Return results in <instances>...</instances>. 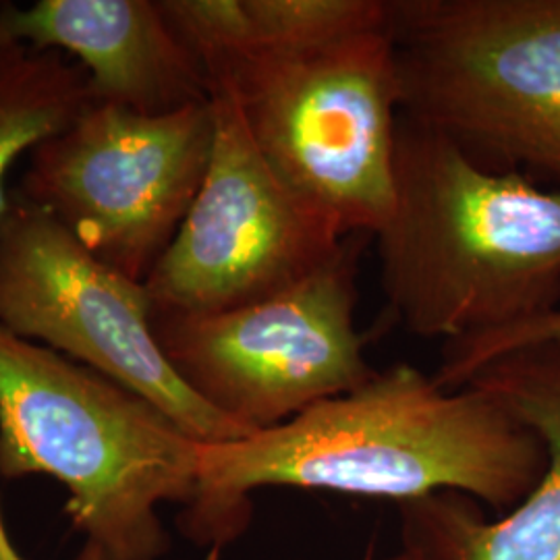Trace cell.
<instances>
[{
    "label": "cell",
    "instance_id": "1",
    "mask_svg": "<svg viewBox=\"0 0 560 560\" xmlns=\"http://www.w3.org/2000/svg\"><path fill=\"white\" fill-rule=\"evenodd\" d=\"M546 469L540 436L497 395L442 388L409 363L247 439L200 444L198 486L179 529L219 552L252 520L260 488L402 502L460 492L511 511Z\"/></svg>",
    "mask_w": 560,
    "mask_h": 560
},
{
    "label": "cell",
    "instance_id": "2",
    "mask_svg": "<svg viewBox=\"0 0 560 560\" xmlns=\"http://www.w3.org/2000/svg\"><path fill=\"white\" fill-rule=\"evenodd\" d=\"M376 240L382 293L411 335L474 339L560 305V187L486 168L405 115Z\"/></svg>",
    "mask_w": 560,
    "mask_h": 560
},
{
    "label": "cell",
    "instance_id": "3",
    "mask_svg": "<svg viewBox=\"0 0 560 560\" xmlns=\"http://www.w3.org/2000/svg\"><path fill=\"white\" fill-rule=\"evenodd\" d=\"M198 467L200 442L150 400L0 326V478L67 488L75 560H161L159 509L191 502Z\"/></svg>",
    "mask_w": 560,
    "mask_h": 560
},
{
    "label": "cell",
    "instance_id": "4",
    "mask_svg": "<svg viewBox=\"0 0 560 560\" xmlns=\"http://www.w3.org/2000/svg\"><path fill=\"white\" fill-rule=\"evenodd\" d=\"M233 92L261 156L342 237L378 233L395 203L399 65L388 21L305 50L201 59Z\"/></svg>",
    "mask_w": 560,
    "mask_h": 560
},
{
    "label": "cell",
    "instance_id": "5",
    "mask_svg": "<svg viewBox=\"0 0 560 560\" xmlns=\"http://www.w3.org/2000/svg\"><path fill=\"white\" fill-rule=\"evenodd\" d=\"M400 115L560 187V0H390Z\"/></svg>",
    "mask_w": 560,
    "mask_h": 560
},
{
    "label": "cell",
    "instance_id": "6",
    "mask_svg": "<svg viewBox=\"0 0 560 560\" xmlns=\"http://www.w3.org/2000/svg\"><path fill=\"white\" fill-rule=\"evenodd\" d=\"M358 247L266 300L217 314H154V335L183 384L249 434L272 430L378 370L355 326Z\"/></svg>",
    "mask_w": 560,
    "mask_h": 560
},
{
    "label": "cell",
    "instance_id": "7",
    "mask_svg": "<svg viewBox=\"0 0 560 560\" xmlns=\"http://www.w3.org/2000/svg\"><path fill=\"white\" fill-rule=\"evenodd\" d=\"M212 143L210 101L164 115L94 102L30 152L20 196L94 258L145 282L200 191Z\"/></svg>",
    "mask_w": 560,
    "mask_h": 560
},
{
    "label": "cell",
    "instance_id": "8",
    "mask_svg": "<svg viewBox=\"0 0 560 560\" xmlns=\"http://www.w3.org/2000/svg\"><path fill=\"white\" fill-rule=\"evenodd\" d=\"M0 326L127 386L200 444L252 436L191 393L164 358L145 284L94 258L21 196L0 222Z\"/></svg>",
    "mask_w": 560,
    "mask_h": 560
},
{
    "label": "cell",
    "instance_id": "9",
    "mask_svg": "<svg viewBox=\"0 0 560 560\" xmlns=\"http://www.w3.org/2000/svg\"><path fill=\"white\" fill-rule=\"evenodd\" d=\"M214 143L200 191L145 289L154 314H217L307 279L345 245L339 229L270 168L233 92L208 80Z\"/></svg>",
    "mask_w": 560,
    "mask_h": 560
},
{
    "label": "cell",
    "instance_id": "10",
    "mask_svg": "<svg viewBox=\"0 0 560 560\" xmlns=\"http://www.w3.org/2000/svg\"><path fill=\"white\" fill-rule=\"evenodd\" d=\"M469 382L497 395L540 436L546 469L497 521L460 492L402 502V548L418 560H560V345L513 351Z\"/></svg>",
    "mask_w": 560,
    "mask_h": 560
},
{
    "label": "cell",
    "instance_id": "11",
    "mask_svg": "<svg viewBox=\"0 0 560 560\" xmlns=\"http://www.w3.org/2000/svg\"><path fill=\"white\" fill-rule=\"evenodd\" d=\"M0 38L75 57L94 102L164 115L210 101L200 57L161 0H38L0 9Z\"/></svg>",
    "mask_w": 560,
    "mask_h": 560
},
{
    "label": "cell",
    "instance_id": "12",
    "mask_svg": "<svg viewBox=\"0 0 560 560\" xmlns=\"http://www.w3.org/2000/svg\"><path fill=\"white\" fill-rule=\"evenodd\" d=\"M201 59L245 50H305L388 21L390 0H162Z\"/></svg>",
    "mask_w": 560,
    "mask_h": 560
},
{
    "label": "cell",
    "instance_id": "13",
    "mask_svg": "<svg viewBox=\"0 0 560 560\" xmlns=\"http://www.w3.org/2000/svg\"><path fill=\"white\" fill-rule=\"evenodd\" d=\"M94 104L88 73L57 50L0 38V222L7 177L23 154L67 129Z\"/></svg>",
    "mask_w": 560,
    "mask_h": 560
},
{
    "label": "cell",
    "instance_id": "14",
    "mask_svg": "<svg viewBox=\"0 0 560 560\" xmlns=\"http://www.w3.org/2000/svg\"><path fill=\"white\" fill-rule=\"evenodd\" d=\"M540 345H560V305L538 318L490 335L444 342L441 368L436 370L434 381L448 390L463 388L488 363L501 360L513 351Z\"/></svg>",
    "mask_w": 560,
    "mask_h": 560
},
{
    "label": "cell",
    "instance_id": "15",
    "mask_svg": "<svg viewBox=\"0 0 560 560\" xmlns=\"http://www.w3.org/2000/svg\"><path fill=\"white\" fill-rule=\"evenodd\" d=\"M0 560H25L15 548V544L9 536L7 523H4V513H2V499H0Z\"/></svg>",
    "mask_w": 560,
    "mask_h": 560
},
{
    "label": "cell",
    "instance_id": "16",
    "mask_svg": "<svg viewBox=\"0 0 560 560\" xmlns=\"http://www.w3.org/2000/svg\"><path fill=\"white\" fill-rule=\"evenodd\" d=\"M365 560H418L407 548H400L399 552H395V555H388V557H378V559H374V557H368Z\"/></svg>",
    "mask_w": 560,
    "mask_h": 560
}]
</instances>
